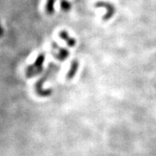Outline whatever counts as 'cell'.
Returning <instances> with one entry per match:
<instances>
[{"label":"cell","instance_id":"1","mask_svg":"<svg viewBox=\"0 0 156 156\" xmlns=\"http://www.w3.org/2000/svg\"><path fill=\"white\" fill-rule=\"evenodd\" d=\"M45 61V54H41L36 58V61L31 65H29L25 70L27 78H33L40 75L43 72V65Z\"/></svg>","mask_w":156,"mask_h":156},{"label":"cell","instance_id":"2","mask_svg":"<svg viewBox=\"0 0 156 156\" xmlns=\"http://www.w3.org/2000/svg\"><path fill=\"white\" fill-rule=\"evenodd\" d=\"M52 48H53V51H52V54L55 57L56 59L58 61H65L67 58L69 57V51L64 48L60 47L55 42L52 43Z\"/></svg>","mask_w":156,"mask_h":156},{"label":"cell","instance_id":"3","mask_svg":"<svg viewBox=\"0 0 156 156\" xmlns=\"http://www.w3.org/2000/svg\"><path fill=\"white\" fill-rule=\"evenodd\" d=\"M95 7H102V8H105L106 9V13L103 17V20L105 21L108 20L112 18L113 15L115 14V12H116L114 6L112 3H109L108 2H98L97 3H95Z\"/></svg>","mask_w":156,"mask_h":156},{"label":"cell","instance_id":"4","mask_svg":"<svg viewBox=\"0 0 156 156\" xmlns=\"http://www.w3.org/2000/svg\"><path fill=\"white\" fill-rule=\"evenodd\" d=\"M78 67H79V62L77 59L73 60L71 62V65L69 69V71L67 72V75H66V78L67 80H71L74 77H75L76 74L77 73Z\"/></svg>","mask_w":156,"mask_h":156},{"label":"cell","instance_id":"5","mask_svg":"<svg viewBox=\"0 0 156 156\" xmlns=\"http://www.w3.org/2000/svg\"><path fill=\"white\" fill-rule=\"evenodd\" d=\"M58 36H59L60 38H62V40H64V41L66 42V44H67V46H69V47H74L76 45V40L73 38H72V37H70L69 34H68L67 31H61V32L59 33V34H58Z\"/></svg>","mask_w":156,"mask_h":156},{"label":"cell","instance_id":"6","mask_svg":"<svg viewBox=\"0 0 156 156\" xmlns=\"http://www.w3.org/2000/svg\"><path fill=\"white\" fill-rule=\"evenodd\" d=\"M56 0H47L46 5V11L48 15H52L54 12V4Z\"/></svg>","mask_w":156,"mask_h":156},{"label":"cell","instance_id":"7","mask_svg":"<svg viewBox=\"0 0 156 156\" xmlns=\"http://www.w3.org/2000/svg\"><path fill=\"white\" fill-rule=\"evenodd\" d=\"M60 5H61V8L62 10L65 12H68L71 9V3L68 2L67 0H62Z\"/></svg>","mask_w":156,"mask_h":156}]
</instances>
